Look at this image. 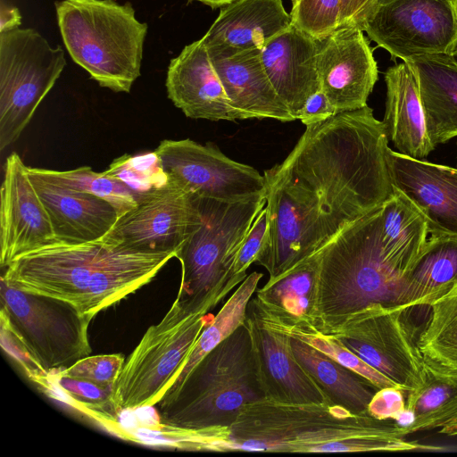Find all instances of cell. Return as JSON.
Wrapping results in <instances>:
<instances>
[{
	"label": "cell",
	"mask_w": 457,
	"mask_h": 457,
	"mask_svg": "<svg viewBox=\"0 0 457 457\" xmlns=\"http://www.w3.org/2000/svg\"><path fill=\"white\" fill-rule=\"evenodd\" d=\"M27 172L59 243L81 244L100 239L118 220L116 209L107 201L61 184L42 168L27 166Z\"/></svg>",
	"instance_id": "ac0fdd59"
},
{
	"label": "cell",
	"mask_w": 457,
	"mask_h": 457,
	"mask_svg": "<svg viewBox=\"0 0 457 457\" xmlns=\"http://www.w3.org/2000/svg\"><path fill=\"white\" fill-rule=\"evenodd\" d=\"M405 62L412 70L431 143L457 137V62L453 55L425 54Z\"/></svg>",
	"instance_id": "d4e9b609"
},
{
	"label": "cell",
	"mask_w": 457,
	"mask_h": 457,
	"mask_svg": "<svg viewBox=\"0 0 457 457\" xmlns=\"http://www.w3.org/2000/svg\"><path fill=\"white\" fill-rule=\"evenodd\" d=\"M124 362L121 353L87 356L59 373L104 386H113Z\"/></svg>",
	"instance_id": "e575fe53"
},
{
	"label": "cell",
	"mask_w": 457,
	"mask_h": 457,
	"mask_svg": "<svg viewBox=\"0 0 457 457\" xmlns=\"http://www.w3.org/2000/svg\"><path fill=\"white\" fill-rule=\"evenodd\" d=\"M43 170L47 176L66 187L107 201L116 209L119 217L137 204L136 194L121 180L105 171L96 172L87 166L69 170Z\"/></svg>",
	"instance_id": "1f68e13d"
},
{
	"label": "cell",
	"mask_w": 457,
	"mask_h": 457,
	"mask_svg": "<svg viewBox=\"0 0 457 457\" xmlns=\"http://www.w3.org/2000/svg\"><path fill=\"white\" fill-rule=\"evenodd\" d=\"M406 410L412 422L402 428L405 436L444 426L457 415V371L424 357L423 383L407 393Z\"/></svg>",
	"instance_id": "83f0119b"
},
{
	"label": "cell",
	"mask_w": 457,
	"mask_h": 457,
	"mask_svg": "<svg viewBox=\"0 0 457 457\" xmlns=\"http://www.w3.org/2000/svg\"><path fill=\"white\" fill-rule=\"evenodd\" d=\"M262 277L263 274L257 271L250 273L226 300L217 315L202 331L186 364L163 397L173 395L194 367L246 320L248 303Z\"/></svg>",
	"instance_id": "f546056e"
},
{
	"label": "cell",
	"mask_w": 457,
	"mask_h": 457,
	"mask_svg": "<svg viewBox=\"0 0 457 457\" xmlns=\"http://www.w3.org/2000/svg\"><path fill=\"white\" fill-rule=\"evenodd\" d=\"M411 310V309H409ZM401 306L371 304L324 334L349 349L406 394L424 379V356Z\"/></svg>",
	"instance_id": "8fae6325"
},
{
	"label": "cell",
	"mask_w": 457,
	"mask_h": 457,
	"mask_svg": "<svg viewBox=\"0 0 457 457\" xmlns=\"http://www.w3.org/2000/svg\"><path fill=\"white\" fill-rule=\"evenodd\" d=\"M166 88L168 97L188 118L239 120L201 39L170 60Z\"/></svg>",
	"instance_id": "d6986e66"
},
{
	"label": "cell",
	"mask_w": 457,
	"mask_h": 457,
	"mask_svg": "<svg viewBox=\"0 0 457 457\" xmlns=\"http://www.w3.org/2000/svg\"><path fill=\"white\" fill-rule=\"evenodd\" d=\"M126 184L138 197L166 185L170 177L155 152L137 156L124 154L105 170Z\"/></svg>",
	"instance_id": "d6a6232c"
},
{
	"label": "cell",
	"mask_w": 457,
	"mask_h": 457,
	"mask_svg": "<svg viewBox=\"0 0 457 457\" xmlns=\"http://www.w3.org/2000/svg\"><path fill=\"white\" fill-rule=\"evenodd\" d=\"M407 394L399 386L377 390L368 405V413L378 420L397 421L406 410Z\"/></svg>",
	"instance_id": "74e56055"
},
{
	"label": "cell",
	"mask_w": 457,
	"mask_h": 457,
	"mask_svg": "<svg viewBox=\"0 0 457 457\" xmlns=\"http://www.w3.org/2000/svg\"><path fill=\"white\" fill-rule=\"evenodd\" d=\"M430 315L418 345L429 361L457 371V282L429 306Z\"/></svg>",
	"instance_id": "4dcf8cb0"
},
{
	"label": "cell",
	"mask_w": 457,
	"mask_h": 457,
	"mask_svg": "<svg viewBox=\"0 0 457 457\" xmlns=\"http://www.w3.org/2000/svg\"><path fill=\"white\" fill-rule=\"evenodd\" d=\"M195 196L201 221L176 255L181 263L177 297L210 311L245 279L234 275V262L266 193L235 202Z\"/></svg>",
	"instance_id": "52a82bcc"
},
{
	"label": "cell",
	"mask_w": 457,
	"mask_h": 457,
	"mask_svg": "<svg viewBox=\"0 0 457 457\" xmlns=\"http://www.w3.org/2000/svg\"><path fill=\"white\" fill-rule=\"evenodd\" d=\"M176 253H147L100 238L20 256L1 277L21 290L67 301L94 318L149 283Z\"/></svg>",
	"instance_id": "3957f363"
},
{
	"label": "cell",
	"mask_w": 457,
	"mask_h": 457,
	"mask_svg": "<svg viewBox=\"0 0 457 457\" xmlns=\"http://www.w3.org/2000/svg\"><path fill=\"white\" fill-rule=\"evenodd\" d=\"M200 221L195 195L170 177L163 187L139 195L102 238L136 251L177 255Z\"/></svg>",
	"instance_id": "4fadbf2b"
},
{
	"label": "cell",
	"mask_w": 457,
	"mask_h": 457,
	"mask_svg": "<svg viewBox=\"0 0 457 457\" xmlns=\"http://www.w3.org/2000/svg\"><path fill=\"white\" fill-rule=\"evenodd\" d=\"M1 322L48 374L62 371L91 353L93 319L71 303L21 290L1 277Z\"/></svg>",
	"instance_id": "9c48e42d"
},
{
	"label": "cell",
	"mask_w": 457,
	"mask_h": 457,
	"mask_svg": "<svg viewBox=\"0 0 457 457\" xmlns=\"http://www.w3.org/2000/svg\"><path fill=\"white\" fill-rule=\"evenodd\" d=\"M207 312L176 297L162 320L148 328L113 385L119 413L153 407L162 400L213 318Z\"/></svg>",
	"instance_id": "ba28073f"
},
{
	"label": "cell",
	"mask_w": 457,
	"mask_h": 457,
	"mask_svg": "<svg viewBox=\"0 0 457 457\" xmlns=\"http://www.w3.org/2000/svg\"><path fill=\"white\" fill-rule=\"evenodd\" d=\"M382 120L368 105L306 126L264 170L268 228L255 262L275 279L395 195Z\"/></svg>",
	"instance_id": "6da1fadb"
},
{
	"label": "cell",
	"mask_w": 457,
	"mask_h": 457,
	"mask_svg": "<svg viewBox=\"0 0 457 457\" xmlns=\"http://www.w3.org/2000/svg\"><path fill=\"white\" fill-rule=\"evenodd\" d=\"M341 0H295L290 12L292 24L320 39L339 25Z\"/></svg>",
	"instance_id": "836d02e7"
},
{
	"label": "cell",
	"mask_w": 457,
	"mask_h": 457,
	"mask_svg": "<svg viewBox=\"0 0 457 457\" xmlns=\"http://www.w3.org/2000/svg\"><path fill=\"white\" fill-rule=\"evenodd\" d=\"M291 24L282 0H236L221 7L201 40L211 57H227L262 49Z\"/></svg>",
	"instance_id": "44dd1931"
},
{
	"label": "cell",
	"mask_w": 457,
	"mask_h": 457,
	"mask_svg": "<svg viewBox=\"0 0 457 457\" xmlns=\"http://www.w3.org/2000/svg\"><path fill=\"white\" fill-rule=\"evenodd\" d=\"M189 1H197L200 3H203L206 5L211 6L212 8L215 9L218 7H223L228 4H231L232 2L236 0H189Z\"/></svg>",
	"instance_id": "7bdbcfd3"
},
{
	"label": "cell",
	"mask_w": 457,
	"mask_h": 457,
	"mask_svg": "<svg viewBox=\"0 0 457 457\" xmlns=\"http://www.w3.org/2000/svg\"><path fill=\"white\" fill-rule=\"evenodd\" d=\"M291 1H292V4H293L294 2H295V0H291Z\"/></svg>",
	"instance_id": "f6af8a7d"
},
{
	"label": "cell",
	"mask_w": 457,
	"mask_h": 457,
	"mask_svg": "<svg viewBox=\"0 0 457 457\" xmlns=\"http://www.w3.org/2000/svg\"><path fill=\"white\" fill-rule=\"evenodd\" d=\"M211 60L239 120H295L270 81L262 62L261 49Z\"/></svg>",
	"instance_id": "7402d4cb"
},
{
	"label": "cell",
	"mask_w": 457,
	"mask_h": 457,
	"mask_svg": "<svg viewBox=\"0 0 457 457\" xmlns=\"http://www.w3.org/2000/svg\"><path fill=\"white\" fill-rule=\"evenodd\" d=\"M268 228V216L265 206L257 214L247 234L243 239L233 266L235 276L246 278V270L255 262L265 241Z\"/></svg>",
	"instance_id": "d590c367"
},
{
	"label": "cell",
	"mask_w": 457,
	"mask_h": 457,
	"mask_svg": "<svg viewBox=\"0 0 457 457\" xmlns=\"http://www.w3.org/2000/svg\"><path fill=\"white\" fill-rule=\"evenodd\" d=\"M266 396L247 317L156 405L161 423L198 430L228 427L245 404Z\"/></svg>",
	"instance_id": "5b68a950"
},
{
	"label": "cell",
	"mask_w": 457,
	"mask_h": 457,
	"mask_svg": "<svg viewBox=\"0 0 457 457\" xmlns=\"http://www.w3.org/2000/svg\"><path fill=\"white\" fill-rule=\"evenodd\" d=\"M336 113L328 96L320 89L307 99L300 112L299 120L307 126L324 120Z\"/></svg>",
	"instance_id": "ab89813d"
},
{
	"label": "cell",
	"mask_w": 457,
	"mask_h": 457,
	"mask_svg": "<svg viewBox=\"0 0 457 457\" xmlns=\"http://www.w3.org/2000/svg\"><path fill=\"white\" fill-rule=\"evenodd\" d=\"M317 51V38L293 24L261 49L270 81L295 120H299L307 99L321 89Z\"/></svg>",
	"instance_id": "ffe728a7"
},
{
	"label": "cell",
	"mask_w": 457,
	"mask_h": 457,
	"mask_svg": "<svg viewBox=\"0 0 457 457\" xmlns=\"http://www.w3.org/2000/svg\"><path fill=\"white\" fill-rule=\"evenodd\" d=\"M1 345L22 368L27 377L41 389L48 382L50 374L30 356L23 344L13 332L1 322Z\"/></svg>",
	"instance_id": "8d00e7d4"
},
{
	"label": "cell",
	"mask_w": 457,
	"mask_h": 457,
	"mask_svg": "<svg viewBox=\"0 0 457 457\" xmlns=\"http://www.w3.org/2000/svg\"><path fill=\"white\" fill-rule=\"evenodd\" d=\"M154 152L165 172L193 195L235 202L266 193L263 175L211 143L164 139Z\"/></svg>",
	"instance_id": "5bb4252c"
},
{
	"label": "cell",
	"mask_w": 457,
	"mask_h": 457,
	"mask_svg": "<svg viewBox=\"0 0 457 457\" xmlns=\"http://www.w3.org/2000/svg\"><path fill=\"white\" fill-rule=\"evenodd\" d=\"M294 355L333 404L356 413L368 412L377 388L357 372L297 338L291 337Z\"/></svg>",
	"instance_id": "4316f807"
},
{
	"label": "cell",
	"mask_w": 457,
	"mask_h": 457,
	"mask_svg": "<svg viewBox=\"0 0 457 457\" xmlns=\"http://www.w3.org/2000/svg\"><path fill=\"white\" fill-rule=\"evenodd\" d=\"M395 188L424 216L428 233L457 237V169L414 159L388 148Z\"/></svg>",
	"instance_id": "e0dca14e"
},
{
	"label": "cell",
	"mask_w": 457,
	"mask_h": 457,
	"mask_svg": "<svg viewBox=\"0 0 457 457\" xmlns=\"http://www.w3.org/2000/svg\"><path fill=\"white\" fill-rule=\"evenodd\" d=\"M386 110L383 119L388 139L397 152L422 160L436 148L427 130L424 109L411 68L405 62L385 73Z\"/></svg>",
	"instance_id": "cb8c5ba5"
},
{
	"label": "cell",
	"mask_w": 457,
	"mask_h": 457,
	"mask_svg": "<svg viewBox=\"0 0 457 457\" xmlns=\"http://www.w3.org/2000/svg\"><path fill=\"white\" fill-rule=\"evenodd\" d=\"M59 243L51 220L16 153L4 165L0 204V264Z\"/></svg>",
	"instance_id": "9a60e30c"
},
{
	"label": "cell",
	"mask_w": 457,
	"mask_h": 457,
	"mask_svg": "<svg viewBox=\"0 0 457 457\" xmlns=\"http://www.w3.org/2000/svg\"><path fill=\"white\" fill-rule=\"evenodd\" d=\"M382 206L355 220L319 251L313 326L322 333L364 308L401 306L404 276L381 245Z\"/></svg>",
	"instance_id": "277c9868"
},
{
	"label": "cell",
	"mask_w": 457,
	"mask_h": 457,
	"mask_svg": "<svg viewBox=\"0 0 457 457\" xmlns=\"http://www.w3.org/2000/svg\"><path fill=\"white\" fill-rule=\"evenodd\" d=\"M65 65L62 48L33 29L0 33L1 151L20 137Z\"/></svg>",
	"instance_id": "30bf717a"
},
{
	"label": "cell",
	"mask_w": 457,
	"mask_h": 457,
	"mask_svg": "<svg viewBox=\"0 0 457 457\" xmlns=\"http://www.w3.org/2000/svg\"><path fill=\"white\" fill-rule=\"evenodd\" d=\"M453 59L455 60V62H457V49L454 51V53L453 54Z\"/></svg>",
	"instance_id": "ee69618b"
},
{
	"label": "cell",
	"mask_w": 457,
	"mask_h": 457,
	"mask_svg": "<svg viewBox=\"0 0 457 457\" xmlns=\"http://www.w3.org/2000/svg\"><path fill=\"white\" fill-rule=\"evenodd\" d=\"M247 317L266 397L288 403H331L295 359L290 337L263 326L248 314Z\"/></svg>",
	"instance_id": "603a6c76"
},
{
	"label": "cell",
	"mask_w": 457,
	"mask_h": 457,
	"mask_svg": "<svg viewBox=\"0 0 457 457\" xmlns=\"http://www.w3.org/2000/svg\"><path fill=\"white\" fill-rule=\"evenodd\" d=\"M319 251L280 277L256 289L253 298L273 312L313 324Z\"/></svg>",
	"instance_id": "f1b7e54d"
},
{
	"label": "cell",
	"mask_w": 457,
	"mask_h": 457,
	"mask_svg": "<svg viewBox=\"0 0 457 457\" xmlns=\"http://www.w3.org/2000/svg\"><path fill=\"white\" fill-rule=\"evenodd\" d=\"M377 1L341 0L338 28H354L364 31Z\"/></svg>",
	"instance_id": "f35d334b"
},
{
	"label": "cell",
	"mask_w": 457,
	"mask_h": 457,
	"mask_svg": "<svg viewBox=\"0 0 457 457\" xmlns=\"http://www.w3.org/2000/svg\"><path fill=\"white\" fill-rule=\"evenodd\" d=\"M203 451L362 453L436 450L408 441L391 420L327 403H288L270 397L245 404L228 427L204 428Z\"/></svg>",
	"instance_id": "7a4b0ae2"
},
{
	"label": "cell",
	"mask_w": 457,
	"mask_h": 457,
	"mask_svg": "<svg viewBox=\"0 0 457 457\" xmlns=\"http://www.w3.org/2000/svg\"><path fill=\"white\" fill-rule=\"evenodd\" d=\"M438 433L456 436L457 435V415L448 420L444 426L439 428Z\"/></svg>",
	"instance_id": "b9f144b4"
},
{
	"label": "cell",
	"mask_w": 457,
	"mask_h": 457,
	"mask_svg": "<svg viewBox=\"0 0 457 457\" xmlns=\"http://www.w3.org/2000/svg\"><path fill=\"white\" fill-rule=\"evenodd\" d=\"M21 24V15L18 8L1 4L0 33L7 32L19 28Z\"/></svg>",
	"instance_id": "60d3db41"
},
{
	"label": "cell",
	"mask_w": 457,
	"mask_h": 457,
	"mask_svg": "<svg viewBox=\"0 0 457 457\" xmlns=\"http://www.w3.org/2000/svg\"><path fill=\"white\" fill-rule=\"evenodd\" d=\"M64 46L101 87L129 93L141 74L147 24L130 3L63 0L55 3Z\"/></svg>",
	"instance_id": "8992f818"
},
{
	"label": "cell",
	"mask_w": 457,
	"mask_h": 457,
	"mask_svg": "<svg viewBox=\"0 0 457 457\" xmlns=\"http://www.w3.org/2000/svg\"><path fill=\"white\" fill-rule=\"evenodd\" d=\"M401 307L430 306L457 282V237L431 235L404 276Z\"/></svg>",
	"instance_id": "484cf974"
},
{
	"label": "cell",
	"mask_w": 457,
	"mask_h": 457,
	"mask_svg": "<svg viewBox=\"0 0 457 457\" xmlns=\"http://www.w3.org/2000/svg\"><path fill=\"white\" fill-rule=\"evenodd\" d=\"M364 31L338 28L317 39L321 90L336 112L361 109L378 79V69Z\"/></svg>",
	"instance_id": "2e32d148"
},
{
	"label": "cell",
	"mask_w": 457,
	"mask_h": 457,
	"mask_svg": "<svg viewBox=\"0 0 457 457\" xmlns=\"http://www.w3.org/2000/svg\"><path fill=\"white\" fill-rule=\"evenodd\" d=\"M364 31L394 59L453 55L457 0H378Z\"/></svg>",
	"instance_id": "7c38bea8"
}]
</instances>
